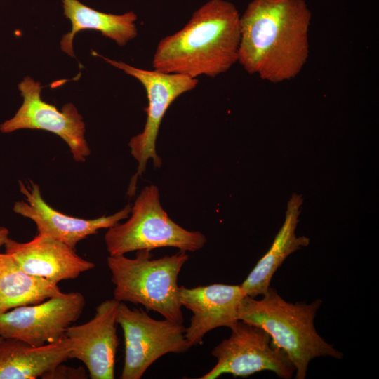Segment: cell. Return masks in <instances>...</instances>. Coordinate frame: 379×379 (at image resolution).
Here are the masks:
<instances>
[{"label":"cell","instance_id":"6da1fadb","mask_svg":"<svg viewBox=\"0 0 379 379\" xmlns=\"http://www.w3.org/2000/svg\"><path fill=\"white\" fill-rule=\"evenodd\" d=\"M311 18L304 0H252L240 15L238 62L273 84L295 78L309 56Z\"/></svg>","mask_w":379,"mask_h":379},{"label":"cell","instance_id":"7a4b0ae2","mask_svg":"<svg viewBox=\"0 0 379 379\" xmlns=\"http://www.w3.org/2000/svg\"><path fill=\"white\" fill-rule=\"evenodd\" d=\"M240 15L225 0H209L181 29L159 42L154 69L192 78L215 77L228 71L239 58Z\"/></svg>","mask_w":379,"mask_h":379},{"label":"cell","instance_id":"3957f363","mask_svg":"<svg viewBox=\"0 0 379 379\" xmlns=\"http://www.w3.org/2000/svg\"><path fill=\"white\" fill-rule=\"evenodd\" d=\"M321 300L310 304L284 300L270 287L260 300L245 295L239 319L265 330L274 344L284 350L295 369V378L304 379L311 360L319 357L341 359L343 353L317 332L314 318Z\"/></svg>","mask_w":379,"mask_h":379},{"label":"cell","instance_id":"277c9868","mask_svg":"<svg viewBox=\"0 0 379 379\" xmlns=\"http://www.w3.org/2000/svg\"><path fill=\"white\" fill-rule=\"evenodd\" d=\"M185 251L152 259L150 251L139 250L134 258L109 255L107 266L114 286V299L142 305L165 319L183 324L178 278L188 260Z\"/></svg>","mask_w":379,"mask_h":379},{"label":"cell","instance_id":"5b68a950","mask_svg":"<svg viewBox=\"0 0 379 379\" xmlns=\"http://www.w3.org/2000/svg\"><path fill=\"white\" fill-rule=\"evenodd\" d=\"M104 239L112 256L164 247L194 252L206 243V237L201 232L187 230L168 216L154 185L141 190L131 206L128 220L108 228Z\"/></svg>","mask_w":379,"mask_h":379},{"label":"cell","instance_id":"8992f818","mask_svg":"<svg viewBox=\"0 0 379 379\" xmlns=\"http://www.w3.org/2000/svg\"><path fill=\"white\" fill-rule=\"evenodd\" d=\"M99 56L111 65L137 79L143 85L147 96L148 105L145 109L147 119L143 131L132 137L128 142L131 153L138 164L127 191V194L131 197L135 194L138 178L145 171L149 159L152 160L154 168L161 166V159L156 152V142L167 109L180 95L195 88L199 80L178 74L142 69L121 61Z\"/></svg>","mask_w":379,"mask_h":379},{"label":"cell","instance_id":"52a82bcc","mask_svg":"<svg viewBox=\"0 0 379 379\" xmlns=\"http://www.w3.org/2000/svg\"><path fill=\"white\" fill-rule=\"evenodd\" d=\"M117 321L124 338L121 379H140L161 357L185 353L191 348L183 324L153 319L142 310L131 309L121 302L117 307Z\"/></svg>","mask_w":379,"mask_h":379},{"label":"cell","instance_id":"ba28073f","mask_svg":"<svg viewBox=\"0 0 379 379\" xmlns=\"http://www.w3.org/2000/svg\"><path fill=\"white\" fill-rule=\"evenodd\" d=\"M229 328L230 336L211 352L217 359L216 364L199 379H215L225 373L248 377L264 371L284 379L293 377L295 371L293 363L265 330L241 320Z\"/></svg>","mask_w":379,"mask_h":379},{"label":"cell","instance_id":"9c48e42d","mask_svg":"<svg viewBox=\"0 0 379 379\" xmlns=\"http://www.w3.org/2000/svg\"><path fill=\"white\" fill-rule=\"evenodd\" d=\"M86 305L82 293H61L40 303L18 307L0 315V337L32 346L55 343L81 315Z\"/></svg>","mask_w":379,"mask_h":379},{"label":"cell","instance_id":"30bf717a","mask_svg":"<svg viewBox=\"0 0 379 379\" xmlns=\"http://www.w3.org/2000/svg\"><path fill=\"white\" fill-rule=\"evenodd\" d=\"M23 103L11 119L0 125L4 133L20 129H40L61 138L69 146L76 161L83 162L91 154L85 139V124L81 115L72 103L61 111L41 98L42 87L39 81L26 77L18 85Z\"/></svg>","mask_w":379,"mask_h":379},{"label":"cell","instance_id":"8fae6325","mask_svg":"<svg viewBox=\"0 0 379 379\" xmlns=\"http://www.w3.org/2000/svg\"><path fill=\"white\" fill-rule=\"evenodd\" d=\"M119 302L106 300L95 309L94 317L88 322L72 326L65 336L72 343L69 359L84 363L91 379H114L117 350V307Z\"/></svg>","mask_w":379,"mask_h":379},{"label":"cell","instance_id":"7c38bea8","mask_svg":"<svg viewBox=\"0 0 379 379\" xmlns=\"http://www.w3.org/2000/svg\"><path fill=\"white\" fill-rule=\"evenodd\" d=\"M20 191L25 201L14 204L13 211L32 220L36 225L37 234L50 237L75 249L77 244L86 237L108 229L128 218L131 206L126 205L119 211L108 216L95 219H84L65 215L49 206L43 199L39 186L33 182L25 185L19 182Z\"/></svg>","mask_w":379,"mask_h":379},{"label":"cell","instance_id":"4fadbf2b","mask_svg":"<svg viewBox=\"0 0 379 379\" xmlns=\"http://www.w3.org/2000/svg\"><path fill=\"white\" fill-rule=\"evenodd\" d=\"M245 295L241 285L179 286L181 305L192 312L185 333L191 347L201 344L205 334L211 330L222 326L230 328L239 320V310Z\"/></svg>","mask_w":379,"mask_h":379},{"label":"cell","instance_id":"5bb4252c","mask_svg":"<svg viewBox=\"0 0 379 379\" xmlns=\"http://www.w3.org/2000/svg\"><path fill=\"white\" fill-rule=\"evenodd\" d=\"M4 246L5 253L25 272L57 284L95 267L93 262L79 256L67 244L39 234L27 242L8 238Z\"/></svg>","mask_w":379,"mask_h":379},{"label":"cell","instance_id":"9a60e30c","mask_svg":"<svg viewBox=\"0 0 379 379\" xmlns=\"http://www.w3.org/2000/svg\"><path fill=\"white\" fill-rule=\"evenodd\" d=\"M72 343L65 336L55 343L32 346L6 338L0 342V379H36L69 359Z\"/></svg>","mask_w":379,"mask_h":379},{"label":"cell","instance_id":"2e32d148","mask_svg":"<svg viewBox=\"0 0 379 379\" xmlns=\"http://www.w3.org/2000/svg\"><path fill=\"white\" fill-rule=\"evenodd\" d=\"M302 203L300 195L293 194L288 202L284 222L271 247L241 285L246 295L256 298L266 293L274 274L284 260L291 253L309 244V238L297 237L295 234Z\"/></svg>","mask_w":379,"mask_h":379},{"label":"cell","instance_id":"e0dca14e","mask_svg":"<svg viewBox=\"0 0 379 379\" xmlns=\"http://www.w3.org/2000/svg\"><path fill=\"white\" fill-rule=\"evenodd\" d=\"M64 14L71 21L72 29L63 36L62 50L74 57L73 38L84 29H94L114 40L119 46L125 45L138 34L136 14L130 11L122 15L105 13L85 6L78 0H62Z\"/></svg>","mask_w":379,"mask_h":379},{"label":"cell","instance_id":"ac0fdd59","mask_svg":"<svg viewBox=\"0 0 379 379\" xmlns=\"http://www.w3.org/2000/svg\"><path fill=\"white\" fill-rule=\"evenodd\" d=\"M61 293L57 284L27 273L10 255L0 253V315Z\"/></svg>","mask_w":379,"mask_h":379},{"label":"cell","instance_id":"d6986e66","mask_svg":"<svg viewBox=\"0 0 379 379\" xmlns=\"http://www.w3.org/2000/svg\"><path fill=\"white\" fill-rule=\"evenodd\" d=\"M88 378V374L84 368L70 367L64 365L63 363L57 365L41 377L44 379H86Z\"/></svg>","mask_w":379,"mask_h":379},{"label":"cell","instance_id":"ffe728a7","mask_svg":"<svg viewBox=\"0 0 379 379\" xmlns=\"http://www.w3.org/2000/svg\"><path fill=\"white\" fill-rule=\"evenodd\" d=\"M9 230L5 227L0 226V248L4 246L6 241L9 238Z\"/></svg>","mask_w":379,"mask_h":379},{"label":"cell","instance_id":"44dd1931","mask_svg":"<svg viewBox=\"0 0 379 379\" xmlns=\"http://www.w3.org/2000/svg\"><path fill=\"white\" fill-rule=\"evenodd\" d=\"M4 338L0 337V342L3 340Z\"/></svg>","mask_w":379,"mask_h":379}]
</instances>
